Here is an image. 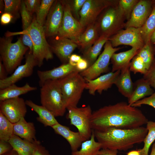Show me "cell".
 <instances>
[{
	"mask_svg": "<svg viewBox=\"0 0 155 155\" xmlns=\"http://www.w3.org/2000/svg\"><path fill=\"white\" fill-rule=\"evenodd\" d=\"M67 109V117L70 120V124L75 126L78 132L86 140L89 139L92 131L90 125L92 112L90 106L71 107Z\"/></svg>",
	"mask_w": 155,
	"mask_h": 155,
	"instance_id": "cell-10",
	"label": "cell"
},
{
	"mask_svg": "<svg viewBox=\"0 0 155 155\" xmlns=\"http://www.w3.org/2000/svg\"><path fill=\"white\" fill-rule=\"evenodd\" d=\"M127 155H141L139 149L137 150H131L128 152Z\"/></svg>",
	"mask_w": 155,
	"mask_h": 155,
	"instance_id": "cell-52",
	"label": "cell"
},
{
	"mask_svg": "<svg viewBox=\"0 0 155 155\" xmlns=\"http://www.w3.org/2000/svg\"><path fill=\"white\" fill-rule=\"evenodd\" d=\"M13 134L32 142L38 140L36 138V130L34 123L27 122L24 117L13 124Z\"/></svg>",
	"mask_w": 155,
	"mask_h": 155,
	"instance_id": "cell-22",
	"label": "cell"
},
{
	"mask_svg": "<svg viewBox=\"0 0 155 155\" xmlns=\"http://www.w3.org/2000/svg\"><path fill=\"white\" fill-rule=\"evenodd\" d=\"M13 124L0 112V140L8 142L13 133Z\"/></svg>",
	"mask_w": 155,
	"mask_h": 155,
	"instance_id": "cell-33",
	"label": "cell"
},
{
	"mask_svg": "<svg viewBox=\"0 0 155 155\" xmlns=\"http://www.w3.org/2000/svg\"><path fill=\"white\" fill-rule=\"evenodd\" d=\"M50 45L53 53L63 64L68 63L72 53L78 46L77 44L68 38L57 36Z\"/></svg>",
	"mask_w": 155,
	"mask_h": 155,
	"instance_id": "cell-18",
	"label": "cell"
},
{
	"mask_svg": "<svg viewBox=\"0 0 155 155\" xmlns=\"http://www.w3.org/2000/svg\"><path fill=\"white\" fill-rule=\"evenodd\" d=\"M150 155H155V142L153 144Z\"/></svg>",
	"mask_w": 155,
	"mask_h": 155,
	"instance_id": "cell-55",
	"label": "cell"
},
{
	"mask_svg": "<svg viewBox=\"0 0 155 155\" xmlns=\"http://www.w3.org/2000/svg\"><path fill=\"white\" fill-rule=\"evenodd\" d=\"M38 66L37 62L32 53L28 52L26 56L25 63L19 66L9 76L0 80V89L15 84L22 78L31 76L34 68Z\"/></svg>",
	"mask_w": 155,
	"mask_h": 155,
	"instance_id": "cell-14",
	"label": "cell"
},
{
	"mask_svg": "<svg viewBox=\"0 0 155 155\" xmlns=\"http://www.w3.org/2000/svg\"><path fill=\"white\" fill-rule=\"evenodd\" d=\"M32 155H50L49 152L40 143L36 146Z\"/></svg>",
	"mask_w": 155,
	"mask_h": 155,
	"instance_id": "cell-47",
	"label": "cell"
},
{
	"mask_svg": "<svg viewBox=\"0 0 155 155\" xmlns=\"http://www.w3.org/2000/svg\"><path fill=\"white\" fill-rule=\"evenodd\" d=\"M13 149L19 155H32L36 146L40 143L38 140L33 143L13 134L8 141Z\"/></svg>",
	"mask_w": 155,
	"mask_h": 155,
	"instance_id": "cell-26",
	"label": "cell"
},
{
	"mask_svg": "<svg viewBox=\"0 0 155 155\" xmlns=\"http://www.w3.org/2000/svg\"><path fill=\"white\" fill-rule=\"evenodd\" d=\"M121 70L111 71L94 80H87L85 89L88 90L89 93L92 95H95L96 91L101 94L103 91L107 90L114 84Z\"/></svg>",
	"mask_w": 155,
	"mask_h": 155,
	"instance_id": "cell-17",
	"label": "cell"
},
{
	"mask_svg": "<svg viewBox=\"0 0 155 155\" xmlns=\"http://www.w3.org/2000/svg\"><path fill=\"white\" fill-rule=\"evenodd\" d=\"M138 0H120L117 7L121 15L125 19H129L134 7L138 2Z\"/></svg>",
	"mask_w": 155,
	"mask_h": 155,
	"instance_id": "cell-36",
	"label": "cell"
},
{
	"mask_svg": "<svg viewBox=\"0 0 155 155\" xmlns=\"http://www.w3.org/2000/svg\"><path fill=\"white\" fill-rule=\"evenodd\" d=\"M145 44L150 42L151 35L155 30V2L154 1L151 12L143 26L140 28Z\"/></svg>",
	"mask_w": 155,
	"mask_h": 155,
	"instance_id": "cell-31",
	"label": "cell"
},
{
	"mask_svg": "<svg viewBox=\"0 0 155 155\" xmlns=\"http://www.w3.org/2000/svg\"><path fill=\"white\" fill-rule=\"evenodd\" d=\"M0 112L11 123L24 117L27 112L26 101L19 97L0 101Z\"/></svg>",
	"mask_w": 155,
	"mask_h": 155,
	"instance_id": "cell-13",
	"label": "cell"
},
{
	"mask_svg": "<svg viewBox=\"0 0 155 155\" xmlns=\"http://www.w3.org/2000/svg\"><path fill=\"white\" fill-rule=\"evenodd\" d=\"M143 78L155 90V59L149 69L144 75Z\"/></svg>",
	"mask_w": 155,
	"mask_h": 155,
	"instance_id": "cell-41",
	"label": "cell"
},
{
	"mask_svg": "<svg viewBox=\"0 0 155 155\" xmlns=\"http://www.w3.org/2000/svg\"><path fill=\"white\" fill-rule=\"evenodd\" d=\"M150 42L152 44H155V30L152 33L150 36Z\"/></svg>",
	"mask_w": 155,
	"mask_h": 155,
	"instance_id": "cell-53",
	"label": "cell"
},
{
	"mask_svg": "<svg viewBox=\"0 0 155 155\" xmlns=\"http://www.w3.org/2000/svg\"><path fill=\"white\" fill-rule=\"evenodd\" d=\"M20 37L23 44L25 46L28 48L29 52L32 53L33 45L32 39L30 36L28 34H24L21 35Z\"/></svg>",
	"mask_w": 155,
	"mask_h": 155,
	"instance_id": "cell-44",
	"label": "cell"
},
{
	"mask_svg": "<svg viewBox=\"0 0 155 155\" xmlns=\"http://www.w3.org/2000/svg\"><path fill=\"white\" fill-rule=\"evenodd\" d=\"M94 131L90 138L82 143L79 150L71 152V155H98L101 149V144L95 140Z\"/></svg>",
	"mask_w": 155,
	"mask_h": 155,
	"instance_id": "cell-29",
	"label": "cell"
},
{
	"mask_svg": "<svg viewBox=\"0 0 155 155\" xmlns=\"http://www.w3.org/2000/svg\"><path fill=\"white\" fill-rule=\"evenodd\" d=\"M146 128L148 132L143 142L144 146L139 149L141 155H148L150 146L155 141V121H148Z\"/></svg>",
	"mask_w": 155,
	"mask_h": 155,
	"instance_id": "cell-32",
	"label": "cell"
},
{
	"mask_svg": "<svg viewBox=\"0 0 155 155\" xmlns=\"http://www.w3.org/2000/svg\"><path fill=\"white\" fill-rule=\"evenodd\" d=\"M14 18L13 16L8 12H3L0 18V22L1 24L6 25L10 23Z\"/></svg>",
	"mask_w": 155,
	"mask_h": 155,
	"instance_id": "cell-46",
	"label": "cell"
},
{
	"mask_svg": "<svg viewBox=\"0 0 155 155\" xmlns=\"http://www.w3.org/2000/svg\"><path fill=\"white\" fill-rule=\"evenodd\" d=\"M118 150L108 149H102L98 155H118Z\"/></svg>",
	"mask_w": 155,
	"mask_h": 155,
	"instance_id": "cell-50",
	"label": "cell"
},
{
	"mask_svg": "<svg viewBox=\"0 0 155 155\" xmlns=\"http://www.w3.org/2000/svg\"><path fill=\"white\" fill-rule=\"evenodd\" d=\"M40 87L42 105L55 117L63 116L67 108L59 80H48Z\"/></svg>",
	"mask_w": 155,
	"mask_h": 155,
	"instance_id": "cell-4",
	"label": "cell"
},
{
	"mask_svg": "<svg viewBox=\"0 0 155 155\" xmlns=\"http://www.w3.org/2000/svg\"><path fill=\"white\" fill-rule=\"evenodd\" d=\"M82 58L81 57L76 54H72L70 56L68 63L71 65L76 66L78 61Z\"/></svg>",
	"mask_w": 155,
	"mask_h": 155,
	"instance_id": "cell-49",
	"label": "cell"
},
{
	"mask_svg": "<svg viewBox=\"0 0 155 155\" xmlns=\"http://www.w3.org/2000/svg\"><path fill=\"white\" fill-rule=\"evenodd\" d=\"M24 34H28L32 39L33 45L32 54L38 67H40L42 65L44 59L48 61L53 58V53L46 39L43 26L38 23L36 17H34L31 24L26 30L15 32L7 31L5 34V36H12Z\"/></svg>",
	"mask_w": 155,
	"mask_h": 155,
	"instance_id": "cell-3",
	"label": "cell"
},
{
	"mask_svg": "<svg viewBox=\"0 0 155 155\" xmlns=\"http://www.w3.org/2000/svg\"><path fill=\"white\" fill-rule=\"evenodd\" d=\"M24 1L27 9L32 15L37 12L41 3V1L40 0H25Z\"/></svg>",
	"mask_w": 155,
	"mask_h": 155,
	"instance_id": "cell-43",
	"label": "cell"
},
{
	"mask_svg": "<svg viewBox=\"0 0 155 155\" xmlns=\"http://www.w3.org/2000/svg\"><path fill=\"white\" fill-rule=\"evenodd\" d=\"M153 49H154V55L155 56V47H153Z\"/></svg>",
	"mask_w": 155,
	"mask_h": 155,
	"instance_id": "cell-57",
	"label": "cell"
},
{
	"mask_svg": "<svg viewBox=\"0 0 155 155\" xmlns=\"http://www.w3.org/2000/svg\"><path fill=\"white\" fill-rule=\"evenodd\" d=\"M63 10L62 23L57 36L68 38L76 44L84 28L73 16L68 0H61Z\"/></svg>",
	"mask_w": 155,
	"mask_h": 155,
	"instance_id": "cell-9",
	"label": "cell"
},
{
	"mask_svg": "<svg viewBox=\"0 0 155 155\" xmlns=\"http://www.w3.org/2000/svg\"><path fill=\"white\" fill-rule=\"evenodd\" d=\"M76 67L77 70L80 72L87 69L88 67V64L87 61L82 58L78 61Z\"/></svg>",
	"mask_w": 155,
	"mask_h": 155,
	"instance_id": "cell-48",
	"label": "cell"
},
{
	"mask_svg": "<svg viewBox=\"0 0 155 155\" xmlns=\"http://www.w3.org/2000/svg\"><path fill=\"white\" fill-rule=\"evenodd\" d=\"M113 47L121 45H127L138 50L144 45L140 29L129 27L121 30L108 39Z\"/></svg>",
	"mask_w": 155,
	"mask_h": 155,
	"instance_id": "cell-12",
	"label": "cell"
},
{
	"mask_svg": "<svg viewBox=\"0 0 155 155\" xmlns=\"http://www.w3.org/2000/svg\"><path fill=\"white\" fill-rule=\"evenodd\" d=\"M77 71H78L76 66L71 65L69 63L63 64L49 70H38L37 74L39 80V86L41 87L48 80H59L73 72Z\"/></svg>",
	"mask_w": 155,
	"mask_h": 155,
	"instance_id": "cell-19",
	"label": "cell"
},
{
	"mask_svg": "<svg viewBox=\"0 0 155 155\" xmlns=\"http://www.w3.org/2000/svg\"><path fill=\"white\" fill-rule=\"evenodd\" d=\"M153 2L150 0H139L133 9L129 18L125 23V28H141L151 12Z\"/></svg>",
	"mask_w": 155,
	"mask_h": 155,
	"instance_id": "cell-16",
	"label": "cell"
},
{
	"mask_svg": "<svg viewBox=\"0 0 155 155\" xmlns=\"http://www.w3.org/2000/svg\"><path fill=\"white\" fill-rule=\"evenodd\" d=\"M80 72H73L59 80L67 109L77 107L85 89L86 81Z\"/></svg>",
	"mask_w": 155,
	"mask_h": 155,
	"instance_id": "cell-6",
	"label": "cell"
},
{
	"mask_svg": "<svg viewBox=\"0 0 155 155\" xmlns=\"http://www.w3.org/2000/svg\"><path fill=\"white\" fill-rule=\"evenodd\" d=\"M23 30H26L31 24L33 19L32 15L27 9L24 1H22L20 9Z\"/></svg>",
	"mask_w": 155,
	"mask_h": 155,
	"instance_id": "cell-39",
	"label": "cell"
},
{
	"mask_svg": "<svg viewBox=\"0 0 155 155\" xmlns=\"http://www.w3.org/2000/svg\"><path fill=\"white\" fill-rule=\"evenodd\" d=\"M12 148L8 142L0 140V155H3L11 150Z\"/></svg>",
	"mask_w": 155,
	"mask_h": 155,
	"instance_id": "cell-45",
	"label": "cell"
},
{
	"mask_svg": "<svg viewBox=\"0 0 155 155\" xmlns=\"http://www.w3.org/2000/svg\"><path fill=\"white\" fill-rule=\"evenodd\" d=\"M108 40L106 38H99L91 47L83 52L82 58L88 62V67L97 59L102 47Z\"/></svg>",
	"mask_w": 155,
	"mask_h": 155,
	"instance_id": "cell-30",
	"label": "cell"
},
{
	"mask_svg": "<svg viewBox=\"0 0 155 155\" xmlns=\"http://www.w3.org/2000/svg\"><path fill=\"white\" fill-rule=\"evenodd\" d=\"M130 65V63L121 69L114 84L119 92L128 99L131 96L134 89V83L132 81L129 70Z\"/></svg>",
	"mask_w": 155,
	"mask_h": 155,
	"instance_id": "cell-21",
	"label": "cell"
},
{
	"mask_svg": "<svg viewBox=\"0 0 155 155\" xmlns=\"http://www.w3.org/2000/svg\"><path fill=\"white\" fill-rule=\"evenodd\" d=\"M51 127L57 134L61 135L67 140L70 146L72 152L78 150L82 142L86 140L78 131H72L69 127L59 123Z\"/></svg>",
	"mask_w": 155,
	"mask_h": 155,
	"instance_id": "cell-20",
	"label": "cell"
},
{
	"mask_svg": "<svg viewBox=\"0 0 155 155\" xmlns=\"http://www.w3.org/2000/svg\"><path fill=\"white\" fill-rule=\"evenodd\" d=\"M129 70L134 74L140 73L143 75L147 70L142 59L137 55L133 58L130 62Z\"/></svg>",
	"mask_w": 155,
	"mask_h": 155,
	"instance_id": "cell-37",
	"label": "cell"
},
{
	"mask_svg": "<svg viewBox=\"0 0 155 155\" xmlns=\"http://www.w3.org/2000/svg\"><path fill=\"white\" fill-rule=\"evenodd\" d=\"M63 10L61 0H55L43 26L46 37L57 36L62 23Z\"/></svg>",
	"mask_w": 155,
	"mask_h": 155,
	"instance_id": "cell-15",
	"label": "cell"
},
{
	"mask_svg": "<svg viewBox=\"0 0 155 155\" xmlns=\"http://www.w3.org/2000/svg\"><path fill=\"white\" fill-rule=\"evenodd\" d=\"M37 89L36 87L31 86L27 83L21 87L13 84L0 89V101L19 97L21 95Z\"/></svg>",
	"mask_w": 155,
	"mask_h": 155,
	"instance_id": "cell-28",
	"label": "cell"
},
{
	"mask_svg": "<svg viewBox=\"0 0 155 155\" xmlns=\"http://www.w3.org/2000/svg\"><path fill=\"white\" fill-rule=\"evenodd\" d=\"M0 11L1 12H2V9H3V6H4V5L3 2L4 1L3 0H0Z\"/></svg>",
	"mask_w": 155,
	"mask_h": 155,
	"instance_id": "cell-56",
	"label": "cell"
},
{
	"mask_svg": "<svg viewBox=\"0 0 155 155\" xmlns=\"http://www.w3.org/2000/svg\"><path fill=\"white\" fill-rule=\"evenodd\" d=\"M95 137L102 149L125 151L135 144L143 142L148 130L143 126L131 129L110 128L103 130H94Z\"/></svg>",
	"mask_w": 155,
	"mask_h": 155,
	"instance_id": "cell-2",
	"label": "cell"
},
{
	"mask_svg": "<svg viewBox=\"0 0 155 155\" xmlns=\"http://www.w3.org/2000/svg\"><path fill=\"white\" fill-rule=\"evenodd\" d=\"M140 50L132 48L128 51L118 53H114L111 61L112 64V72L121 70L123 68L129 64L130 61L137 55Z\"/></svg>",
	"mask_w": 155,
	"mask_h": 155,
	"instance_id": "cell-25",
	"label": "cell"
},
{
	"mask_svg": "<svg viewBox=\"0 0 155 155\" xmlns=\"http://www.w3.org/2000/svg\"><path fill=\"white\" fill-rule=\"evenodd\" d=\"M152 45L150 42L145 44L137 54L143 60L147 70L155 59L153 47Z\"/></svg>",
	"mask_w": 155,
	"mask_h": 155,
	"instance_id": "cell-34",
	"label": "cell"
},
{
	"mask_svg": "<svg viewBox=\"0 0 155 155\" xmlns=\"http://www.w3.org/2000/svg\"><path fill=\"white\" fill-rule=\"evenodd\" d=\"M3 12L11 14L14 18L18 16V12L20 9L22 1L20 0H4Z\"/></svg>",
	"mask_w": 155,
	"mask_h": 155,
	"instance_id": "cell-38",
	"label": "cell"
},
{
	"mask_svg": "<svg viewBox=\"0 0 155 155\" xmlns=\"http://www.w3.org/2000/svg\"><path fill=\"white\" fill-rule=\"evenodd\" d=\"M112 46L108 40L106 42L101 54L91 66L85 70L80 72L86 81L94 80L102 73L109 71V65L113 55L121 49Z\"/></svg>",
	"mask_w": 155,
	"mask_h": 155,
	"instance_id": "cell-8",
	"label": "cell"
},
{
	"mask_svg": "<svg viewBox=\"0 0 155 155\" xmlns=\"http://www.w3.org/2000/svg\"><path fill=\"white\" fill-rule=\"evenodd\" d=\"M26 101V105L31 108L38 115L37 119L43 124L44 126H52L59 123L54 115L46 108L42 105H38L30 100Z\"/></svg>",
	"mask_w": 155,
	"mask_h": 155,
	"instance_id": "cell-27",
	"label": "cell"
},
{
	"mask_svg": "<svg viewBox=\"0 0 155 155\" xmlns=\"http://www.w3.org/2000/svg\"><path fill=\"white\" fill-rule=\"evenodd\" d=\"M116 1L108 0H86L79 12V22L84 28L96 21L98 16L108 7Z\"/></svg>",
	"mask_w": 155,
	"mask_h": 155,
	"instance_id": "cell-11",
	"label": "cell"
},
{
	"mask_svg": "<svg viewBox=\"0 0 155 155\" xmlns=\"http://www.w3.org/2000/svg\"><path fill=\"white\" fill-rule=\"evenodd\" d=\"M3 155H19L18 153L13 149L9 152Z\"/></svg>",
	"mask_w": 155,
	"mask_h": 155,
	"instance_id": "cell-54",
	"label": "cell"
},
{
	"mask_svg": "<svg viewBox=\"0 0 155 155\" xmlns=\"http://www.w3.org/2000/svg\"><path fill=\"white\" fill-rule=\"evenodd\" d=\"M7 73L5 68L2 61L0 60V80L4 79L7 77Z\"/></svg>",
	"mask_w": 155,
	"mask_h": 155,
	"instance_id": "cell-51",
	"label": "cell"
},
{
	"mask_svg": "<svg viewBox=\"0 0 155 155\" xmlns=\"http://www.w3.org/2000/svg\"><path fill=\"white\" fill-rule=\"evenodd\" d=\"M143 104L148 105L155 108V92L149 97L145 98L136 102L131 106L137 107H140Z\"/></svg>",
	"mask_w": 155,
	"mask_h": 155,
	"instance_id": "cell-42",
	"label": "cell"
},
{
	"mask_svg": "<svg viewBox=\"0 0 155 155\" xmlns=\"http://www.w3.org/2000/svg\"><path fill=\"white\" fill-rule=\"evenodd\" d=\"M71 13L74 18L79 21V12L86 0H68Z\"/></svg>",
	"mask_w": 155,
	"mask_h": 155,
	"instance_id": "cell-40",
	"label": "cell"
},
{
	"mask_svg": "<svg viewBox=\"0 0 155 155\" xmlns=\"http://www.w3.org/2000/svg\"><path fill=\"white\" fill-rule=\"evenodd\" d=\"M99 38L96 21L86 27V29L80 36L76 44L80 46L84 52L91 47Z\"/></svg>",
	"mask_w": 155,
	"mask_h": 155,
	"instance_id": "cell-23",
	"label": "cell"
},
{
	"mask_svg": "<svg viewBox=\"0 0 155 155\" xmlns=\"http://www.w3.org/2000/svg\"><path fill=\"white\" fill-rule=\"evenodd\" d=\"M12 40V36L3 37L0 40V59L7 74H12L20 65L29 49L23 44L20 37L14 43Z\"/></svg>",
	"mask_w": 155,
	"mask_h": 155,
	"instance_id": "cell-5",
	"label": "cell"
},
{
	"mask_svg": "<svg viewBox=\"0 0 155 155\" xmlns=\"http://www.w3.org/2000/svg\"><path fill=\"white\" fill-rule=\"evenodd\" d=\"M154 92L148 82L143 78L137 80L134 83V89L128 103L130 105L136 102L150 96Z\"/></svg>",
	"mask_w": 155,
	"mask_h": 155,
	"instance_id": "cell-24",
	"label": "cell"
},
{
	"mask_svg": "<svg viewBox=\"0 0 155 155\" xmlns=\"http://www.w3.org/2000/svg\"><path fill=\"white\" fill-rule=\"evenodd\" d=\"M117 3H116L106 8L96 21L99 38L108 39L125 27V18L119 11Z\"/></svg>",
	"mask_w": 155,
	"mask_h": 155,
	"instance_id": "cell-7",
	"label": "cell"
},
{
	"mask_svg": "<svg viewBox=\"0 0 155 155\" xmlns=\"http://www.w3.org/2000/svg\"><path fill=\"white\" fill-rule=\"evenodd\" d=\"M55 0H42L40 6L36 13V18L41 26H44L47 16Z\"/></svg>",
	"mask_w": 155,
	"mask_h": 155,
	"instance_id": "cell-35",
	"label": "cell"
},
{
	"mask_svg": "<svg viewBox=\"0 0 155 155\" xmlns=\"http://www.w3.org/2000/svg\"><path fill=\"white\" fill-rule=\"evenodd\" d=\"M148 121L140 109L121 102L94 111L90 125L94 130L102 131L110 128L131 129L142 126Z\"/></svg>",
	"mask_w": 155,
	"mask_h": 155,
	"instance_id": "cell-1",
	"label": "cell"
}]
</instances>
